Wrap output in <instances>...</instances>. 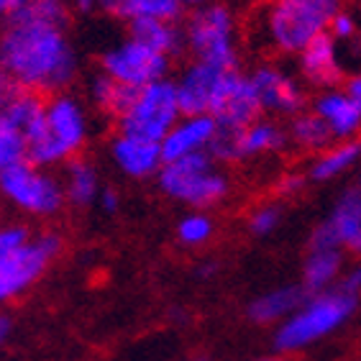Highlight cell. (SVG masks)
<instances>
[{
    "label": "cell",
    "mask_w": 361,
    "mask_h": 361,
    "mask_svg": "<svg viewBox=\"0 0 361 361\" xmlns=\"http://www.w3.org/2000/svg\"><path fill=\"white\" fill-rule=\"evenodd\" d=\"M0 72L18 92L39 97L70 92L80 77L70 6L26 0L0 26Z\"/></svg>",
    "instance_id": "6da1fadb"
},
{
    "label": "cell",
    "mask_w": 361,
    "mask_h": 361,
    "mask_svg": "<svg viewBox=\"0 0 361 361\" xmlns=\"http://www.w3.org/2000/svg\"><path fill=\"white\" fill-rule=\"evenodd\" d=\"M62 249L64 241L56 231L0 223V305L23 298L47 274Z\"/></svg>",
    "instance_id": "7a4b0ae2"
},
{
    "label": "cell",
    "mask_w": 361,
    "mask_h": 361,
    "mask_svg": "<svg viewBox=\"0 0 361 361\" xmlns=\"http://www.w3.org/2000/svg\"><path fill=\"white\" fill-rule=\"evenodd\" d=\"M343 0H264L257 16V39L277 56H298L326 34Z\"/></svg>",
    "instance_id": "3957f363"
},
{
    "label": "cell",
    "mask_w": 361,
    "mask_h": 361,
    "mask_svg": "<svg viewBox=\"0 0 361 361\" xmlns=\"http://www.w3.org/2000/svg\"><path fill=\"white\" fill-rule=\"evenodd\" d=\"M92 121L87 103L75 92H59L44 103V126L26 144V159L39 167L54 169L82 157L90 144Z\"/></svg>",
    "instance_id": "277c9868"
},
{
    "label": "cell",
    "mask_w": 361,
    "mask_h": 361,
    "mask_svg": "<svg viewBox=\"0 0 361 361\" xmlns=\"http://www.w3.org/2000/svg\"><path fill=\"white\" fill-rule=\"evenodd\" d=\"M359 310V292L348 290L343 282L331 290L307 295L305 302L274 331V346L282 354H295L307 346H315L323 338L334 336Z\"/></svg>",
    "instance_id": "5b68a950"
},
{
    "label": "cell",
    "mask_w": 361,
    "mask_h": 361,
    "mask_svg": "<svg viewBox=\"0 0 361 361\" xmlns=\"http://www.w3.org/2000/svg\"><path fill=\"white\" fill-rule=\"evenodd\" d=\"M185 54L223 70H241V18L226 0L188 11L182 21Z\"/></svg>",
    "instance_id": "8992f818"
},
{
    "label": "cell",
    "mask_w": 361,
    "mask_h": 361,
    "mask_svg": "<svg viewBox=\"0 0 361 361\" xmlns=\"http://www.w3.org/2000/svg\"><path fill=\"white\" fill-rule=\"evenodd\" d=\"M157 188L185 208L208 213L228 200L233 182L210 154H195L188 159L164 161L157 174Z\"/></svg>",
    "instance_id": "52a82bcc"
},
{
    "label": "cell",
    "mask_w": 361,
    "mask_h": 361,
    "mask_svg": "<svg viewBox=\"0 0 361 361\" xmlns=\"http://www.w3.org/2000/svg\"><path fill=\"white\" fill-rule=\"evenodd\" d=\"M0 197L13 210L39 221L56 218L67 205L62 177L28 159L0 172Z\"/></svg>",
    "instance_id": "ba28073f"
},
{
    "label": "cell",
    "mask_w": 361,
    "mask_h": 361,
    "mask_svg": "<svg viewBox=\"0 0 361 361\" xmlns=\"http://www.w3.org/2000/svg\"><path fill=\"white\" fill-rule=\"evenodd\" d=\"M182 118L180 103H177V90H174V80H159L133 90L131 103L121 113L116 121V131L141 136L146 141H157L161 144L164 136L172 131V126Z\"/></svg>",
    "instance_id": "9c48e42d"
},
{
    "label": "cell",
    "mask_w": 361,
    "mask_h": 361,
    "mask_svg": "<svg viewBox=\"0 0 361 361\" xmlns=\"http://www.w3.org/2000/svg\"><path fill=\"white\" fill-rule=\"evenodd\" d=\"M97 64H100L97 70L103 75H108L128 90H141L146 85L167 80L172 70V59L154 51L152 47H146L131 34L105 49Z\"/></svg>",
    "instance_id": "30bf717a"
},
{
    "label": "cell",
    "mask_w": 361,
    "mask_h": 361,
    "mask_svg": "<svg viewBox=\"0 0 361 361\" xmlns=\"http://www.w3.org/2000/svg\"><path fill=\"white\" fill-rule=\"evenodd\" d=\"M249 80L257 90L259 105L267 118L290 121L310 108L307 87L300 82V77L274 59L254 64L249 70Z\"/></svg>",
    "instance_id": "8fae6325"
},
{
    "label": "cell",
    "mask_w": 361,
    "mask_h": 361,
    "mask_svg": "<svg viewBox=\"0 0 361 361\" xmlns=\"http://www.w3.org/2000/svg\"><path fill=\"white\" fill-rule=\"evenodd\" d=\"M287 149V131L285 123L274 118H257L254 123L228 131L218 128V136L210 146V157L218 164H241L251 159H264Z\"/></svg>",
    "instance_id": "7c38bea8"
},
{
    "label": "cell",
    "mask_w": 361,
    "mask_h": 361,
    "mask_svg": "<svg viewBox=\"0 0 361 361\" xmlns=\"http://www.w3.org/2000/svg\"><path fill=\"white\" fill-rule=\"evenodd\" d=\"M295 75L300 77V82L305 85L307 90L315 92L334 90V87L343 85L348 70L343 64L338 44L328 36V31L313 39L295 56Z\"/></svg>",
    "instance_id": "4fadbf2b"
},
{
    "label": "cell",
    "mask_w": 361,
    "mask_h": 361,
    "mask_svg": "<svg viewBox=\"0 0 361 361\" xmlns=\"http://www.w3.org/2000/svg\"><path fill=\"white\" fill-rule=\"evenodd\" d=\"M228 72L233 70H223V67H216V64L190 59L177 72V77H172L182 116H210L218 90H221V85Z\"/></svg>",
    "instance_id": "5bb4252c"
},
{
    "label": "cell",
    "mask_w": 361,
    "mask_h": 361,
    "mask_svg": "<svg viewBox=\"0 0 361 361\" xmlns=\"http://www.w3.org/2000/svg\"><path fill=\"white\" fill-rule=\"evenodd\" d=\"M210 116L218 123V128H228V131L243 128V126L254 123L257 118L264 116L262 105H259L257 90L249 80V72L233 70L226 75Z\"/></svg>",
    "instance_id": "9a60e30c"
},
{
    "label": "cell",
    "mask_w": 361,
    "mask_h": 361,
    "mask_svg": "<svg viewBox=\"0 0 361 361\" xmlns=\"http://www.w3.org/2000/svg\"><path fill=\"white\" fill-rule=\"evenodd\" d=\"M361 233V190H346L341 195L326 221L310 233L307 249H348Z\"/></svg>",
    "instance_id": "2e32d148"
},
{
    "label": "cell",
    "mask_w": 361,
    "mask_h": 361,
    "mask_svg": "<svg viewBox=\"0 0 361 361\" xmlns=\"http://www.w3.org/2000/svg\"><path fill=\"white\" fill-rule=\"evenodd\" d=\"M113 167L128 180H157L159 169L164 167V157H161V144L157 141H146L141 136L116 131L111 144H108Z\"/></svg>",
    "instance_id": "e0dca14e"
},
{
    "label": "cell",
    "mask_w": 361,
    "mask_h": 361,
    "mask_svg": "<svg viewBox=\"0 0 361 361\" xmlns=\"http://www.w3.org/2000/svg\"><path fill=\"white\" fill-rule=\"evenodd\" d=\"M310 111L328 126L334 141H354L361 136V105L348 97L343 87L315 92Z\"/></svg>",
    "instance_id": "ac0fdd59"
},
{
    "label": "cell",
    "mask_w": 361,
    "mask_h": 361,
    "mask_svg": "<svg viewBox=\"0 0 361 361\" xmlns=\"http://www.w3.org/2000/svg\"><path fill=\"white\" fill-rule=\"evenodd\" d=\"M216 136L218 123L213 116H182L161 141V157L164 161H177L195 154H210Z\"/></svg>",
    "instance_id": "d6986e66"
},
{
    "label": "cell",
    "mask_w": 361,
    "mask_h": 361,
    "mask_svg": "<svg viewBox=\"0 0 361 361\" xmlns=\"http://www.w3.org/2000/svg\"><path fill=\"white\" fill-rule=\"evenodd\" d=\"M307 292L300 285H282L274 290H267L249 302V320L257 326H279L285 323L302 302H305Z\"/></svg>",
    "instance_id": "ffe728a7"
},
{
    "label": "cell",
    "mask_w": 361,
    "mask_h": 361,
    "mask_svg": "<svg viewBox=\"0 0 361 361\" xmlns=\"http://www.w3.org/2000/svg\"><path fill=\"white\" fill-rule=\"evenodd\" d=\"M62 188H64V197H67V205H72V208L97 205V197H100V190H103L100 172H97V167L90 159L77 157V159L64 164Z\"/></svg>",
    "instance_id": "44dd1931"
},
{
    "label": "cell",
    "mask_w": 361,
    "mask_h": 361,
    "mask_svg": "<svg viewBox=\"0 0 361 361\" xmlns=\"http://www.w3.org/2000/svg\"><path fill=\"white\" fill-rule=\"evenodd\" d=\"M341 274H343V249H307L300 287L307 295H315L341 285Z\"/></svg>",
    "instance_id": "7402d4cb"
},
{
    "label": "cell",
    "mask_w": 361,
    "mask_h": 361,
    "mask_svg": "<svg viewBox=\"0 0 361 361\" xmlns=\"http://www.w3.org/2000/svg\"><path fill=\"white\" fill-rule=\"evenodd\" d=\"M361 161V141H334L326 152L313 157L310 167H307V180L313 182H334L359 167Z\"/></svg>",
    "instance_id": "603a6c76"
},
{
    "label": "cell",
    "mask_w": 361,
    "mask_h": 361,
    "mask_svg": "<svg viewBox=\"0 0 361 361\" xmlns=\"http://www.w3.org/2000/svg\"><path fill=\"white\" fill-rule=\"evenodd\" d=\"M285 131H287V146L300 154H310V157H318L320 152H326L328 146L334 144V136L328 131V126L310 108L287 121Z\"/></svg>",
    "instance_id": "cb8c5ba5"
},
{
    "label": "cell",
    "mask_w": 361,
    "mask_h": 361,
    "mask_svg": "<svg viewBox=\"0 0 361 361\" xmlns=\"http://www.w3.org/2000/svg\"><path fill=\"white\" fill-rule=\"evenodd\" d=\"M85 90H87V100H90L92 108L103 113L105 118H111L113 123H116V121L121 118V113L128 108L131 95H133V90L118 85L116 80H111V77L103 75L100 70L92 72L87 85H85Z\"/></svg>",
    "instance_id": "d4e9b609"
},
{
    "label": "cell",
    "mask_w": 361,
    "mask_h": 361,
    "mask_svg": "<svg viewBox=\"0 0 361 361\" xmlns=\"http://www.w3.org/2000/svg\"><path fill=\"white\" fill-rule=\"evenodd\" d=\"M131 36H136L146 47L164 54L167 59H177L185 54V36H182V21H144L133 23Z\"/></svg>",
    "instance_id": "484cf974"
},
{
    "label": "cell",
    "mask_w": 361,
    "mask_h": 361,
    "mask_svg": "<svg viewBox=\"0 0 361 361\" xmlns=\"http://www.w3.org/2000/svg\"><path fill=\"white\" fill-rule=\"evenodd\" d=\"M182 11L177 0H118L111 16L133 26L144 21H182Z\"/></svg>",
    "instance_id": "4316f807"
},
{
    "label": "cell",
    "mask_w": 361,
    "mask_h": 361,
    "mask_svg": "<svg viewBox=\"0 0 361 361\" xmlns=\"http://www.w3.org/2000/svg\"><path fill=\"white\" fill-rule=\"evenodd\" d=\"M44 103H47V97L31 95V92H16V97L8 103L6 111H3V118L21 133V139L26 144L42 131Z\"/></svg>",
    "instance_id": "83f0119b"
},
{
    "label": "cell",
    "mask_w": 361,
    "mask_h": 361,
    "mask_svg": "<svg viewBox=\"0 0 361 361\" xmlns=\"http://www.w3.org/2000/svg\"><path fill=\"white\" fill-rule=\"evenodd\" d=\"M216 236V221L210 213H200L192 210L188 216H182L177 221V241L188 249H200L210 238Z\"/></svg>",
    "instance_id": "f1b7e54d"
},
{
    "label": "cell",
    "mask_w": 361,
    "mask_h": 361,
    "mask_svg": "<svg viewBox=\"0 0 361 361\" xmlns=\"http://www.w3.org/2000/svg\"><path fill=\"white\" fill-rule=\"evenodd\" d=\"M23 159H26V141L21 139V133L16 131L13 126L0 116V172Z\"/></svg>",
    "instance_id": "f546056e"
},
{
    "label": "cell",
    "mask_w": 361,
    "mask_h": 361,
    "mask_svg": "<svg viewBox=\"0 0 361 361\" xmlns=\"http://www.w3.org/2000/svg\"><path fill=\"white\" fill-rule=\"evenodd\" d=\"M328 36L338 44V49L348 47V44H354L361 39V21H359V13L351 11L348 6H343L338 13L334 16V21L328 26Z\"/></svg>",
    "instance_id": "4dcf8cb0"
},
{
    "label": "cell",
    "mask_w": 361,
    "mask_h": 361,
    "mask_svg": "<svg viewBox=\"0 0 361 361\" xmlns=\"http://www.w3.org/2000/svg\"><path fill=\"white\" fill-rule=\"evenodd\" d=\"M249 231L257 238H267L271 236L274 231L282 226V208L277 202H262L249 213V221H246Z\"/></svg>",
    "instance_id": "1f68e13d"
},
{
    "label": "cell",
    "mask_w": 361,
    "mask_h": 361,
    "mask_svg": "<svg viewBox=\"0 0 361 361\" xmlns=\"http://www.w3.org/2000/svg\"><path fill=\"white\" fill-rule=\"evenodd\" d=\"M307 185V174H300V172H285L282 177L277 180V192L282 197H295L305 190Z\"/></svg>",
    "instance_id": "d6a6232c"
},
{
    "label": "cell",
    "mask_w": 361,
    "mask_h": 361,
    "mask_svg": "<svg viewBox=\"0 0 361 361\" xmlns=\"http://www.w3.org/2000/svg\"><path fill=\"white\" fill-rule=\"evenodd\" d=\"M97 205H100L105 216H116L121 210V192L113 188H103L100 190V197H97Z\"/></svg>",
    "instance_id": "836d02e7"
},
{
    "label": "cell",
    "mask_w": 361,
    "mask_h": 361,
    "mask_svg": "<svg viewBox=\"0 0 361 361\" xmlns=\"http://www.w3.org/2000/svg\"><path fill=\"white\" fill-rule=\"evenodd\" d=\"M343 90H346L348 97H354L356 103L361 105V67L359 70H351L346 75V80H343V85H341Z\"/></svg>",
    "instance_id": "e575fe53"
},
{
    "label": "cell",
    "mask_w": 361,
    "mask_h": 361,
    "mask_svg": "<svg viewBox=\"0 0 361 361\" xmlns=\"http://www.w3.org/2000/svg\"><path fill=\"white\" fill-rule=\"evenodd\" d=\"M16 92H18V90L13 87V82H11V80L0 72V116H3V111L8 108V103L16 97Z\"/></svg>",
    "instance_id": "d590c367"
},
{
    "label": "cell",
    "mask_w": 361,
    "mask_h": 361,
    "mask_svg": "<svg viewBox=\"0 0 361 361\" xmlns=\"http://www.w3.org/2000/svg\"><path fill=\"white\" fill-rule=\"evenodd\" d=\"M67 6L75 11V13L90 16L95 11H100V0H67Z\"/></svg>",
    "instance_id": "8d00e7d4"
},
{
    "label": "cell",
    "mask_w": 361,
    "mask_h": 361,
    "mask_svg": "<svg viewBox=\"0 0 361 361\" xmlns=\"http://www.w3.org/2000/svg\"><path fill=\"white\" fill-rule=\"evenodd\" d=\"M21 6H26V0H0V26H3Z\"/></svg>",
    "instance_id": "74e56055"
},
{
    "label": "cell",
    "mask_w": 361,
    "mask_h": 361,
    "mask_svg": "<svg viewBox=\"0 0 361 361\" xmlns=\"http://www.w3.org/2000/svg\"><path fill=\"white\" fill-rule=\"evenodd\" d=\"M341 282H343V285H346L348 290H354V292H359V295H361V264L356 267V269L348 271V274L343 279H341Z\"/></svg>",
    "instance_id": "f35d334b"
},
{
    "label": "cell",
    "mask_w": 361,
    "mask_h": 361,
    "mask_svg": "<svg viewBox=\"0 0 361 361\" xmlns=\"http://www.w3.org/2000/svg\"><path fill=\"white\" fill-rule=\"evenodd\" d=\"M11 334H13V320H11V315L8 313L0 310V346L11 338Z\"/></svg>",
    "instance_id": "ab89813d"
},
{
    "label": "cell",
    "mask_w": 361,
    "mask_h": 361,
    "mask_svg": "<svg viewBox=\"0 0 361 361\" xmlns=\"http://www.w3.org/2000/svg\"><path fill=\"white\" fill-rule=\"evenodd\" d=\"M218 271V264L216 262H208V264H202L200 269H197V277H202V279H210L213 274Z\"/></svg>",
    "instance_id": "60d3db41"
},
{
    "label": "cell",
    "mask_w": 361,
    "mask_h": 361,
    "mask_svg": "<svg viewBox=\"0 0 361 361\" xmlns=\"http://www.w3.org/2000/svg\"><path fill=\"white\" fill-rule=\"evenodd\" d=\"M185 11H195V8H200V6H208V3H213V0H177Z\"/></svg>",
    "instance_id": "b9f144b4"
},
{
    "label": "cell",
    "mask_w": 361,
    "mask_h": 361,
    "mask_svg": "<svg viewBox=\"0 0 361 361\" xmlns=\"http://www.w3.org/2000/svg\"><path fill=\"white\" fill-rule=\"evenodd\" d=\"M348 249H351V251H356V254H361V233L354 238V243H351V246H348Z\"/></svg>",
    "instance_id": "7bdbcfd3"
},
{
    "label": "cell",
    "mask_w": 361,
    "mask_h": 361,
    "mask_svg": "<svg viewBox=\"0 0 361 361\" xmlns=\"http://www.w3.org/2000/svg\"><path fill=\"white\" fill-rule=\"evenodd\" d=\"M36 3H62V6H67V0H36Z\"/></svg>",
    "instance_id": "ee69618b"
},
{
    "label": "cell",
    "mask_w": 361,
    "mask_h": 361,
    "mask_svg": "<svg viewBox=\"0 0 361 361\" xmlns=\"http://www.w3.org/2000/svg\"><path fill=\"white\" fill-rule=\"evenodd\" d=\"M257 361H285V359H279V356H267V359H257Z\"/></svg>",
    "instance_id": "f6af8a7d"
},
{
    "label": "cell",
    "mask_w": 361,
    "mask_h": 361,
    "mask_svg": "<svg viewBox=\"0 0 361 361\" xmlns=\"http://www.w3.org/2000/svg\"><path fill=\"white\" fill-rule=\"evenodd\" d=\"M188 361H208L205 356H192V359H188Z\"/></svg>",
    "instance_id": "bcb514c9"
},
{
    "label": "cell",
    "mask_w": 361,
    "mask_h": 361,
    "mask_svg": "<svg viewBox=\"0 0 361 361\" xmlns=\"http://www.w3.org/2000/svg\"><path fill=\"white\" fill-rule=\"evenodd\" d=\"M359 182H361V177H359ZM359 190H361V188H359Z\"/></svg>",
    "instance_id": "7dc6e473"
}]
</instances>
